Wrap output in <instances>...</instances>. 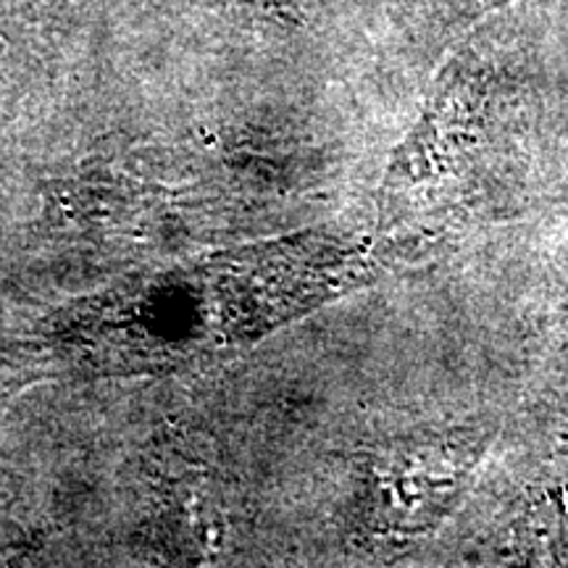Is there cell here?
I'll return each instance as SVG.
<instances>
[{
	"mask_svg": "<svg viewBox=\"0 0 568 568\" xmlns=\"http://www.w3.org/2000/svg\"><path fill=\"white\" fill-rule=\"evenodd\" d=\"M500 3H506V0H435L437 9L447 11V19H474L481 11L495 9Z\"/></svg>",
	"mask_w": 568,
	"mask_h": 568,
	"instance_id": "obj_1",
	"label": "cell"
}]
</instances>
